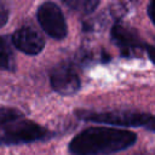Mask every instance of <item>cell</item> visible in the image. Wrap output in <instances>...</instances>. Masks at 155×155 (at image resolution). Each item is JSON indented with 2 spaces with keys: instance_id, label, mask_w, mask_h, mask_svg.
Here are the masks:
<instances>
[{
  "instance_id": "obj_1",
  "label": "cell",
  "mask_w": 155,
  "mask_h": 155,
  "mask_svg": "<svg viewBox=\"0 0 155 155\" xmlns=\"http://www.w3.org/2000/svg\"><path fill=\"white\" fill-rule=\"evenodd\" d=\"M137 134L117 127H88L69 143L70 155H111L134 145Z\"/></svg>"
},
{
  "instance_id": "obj_2",
  "label": "cell",
  "mask_w": 155,
  "mask_h": 155,
  "mask_svg": "<svg viewBox=\"0 0 155 155\" xmlns=\"http://www.w3.org/2000/svg\"><path fill=\"white\" fill-rule=\"evenodd\" d=\"M53 133L44 126L30 120H16L4 125V133L0 134V147L18 145L47 140Z\"/></svg>"
},
{
  "instance_id": "obj_3",
  "label": "cell",
  "mask_w": 155,
  "mask_h": 155,
  "mask_svg": "<svg viewBox=\"0 0 155 155\" xmlns=\"http://www.w3.org/2000/svg\"><path fill=\"white\" fill-rule=\"evenodd\" d=\"M75 115L84 121L105 124L116 127H145L151 114L132 110H111V111H90L76 110Z\"/></svg>"
},
{
  "instance_id": "obj_4",
  "label": "cell",
  "mask_w": 155,
  "mask_h": 155,
  "mask_svg": "<svg viewBox=\"0 0 155 155\" xmlns=\"http://www.w3.org/2000/svg\"><path fill=\"white\" fill-rule=\"evenodd\" d=\"M36 18L42 30L52 39L62 40L67 36V22L59 6L52 1H45L36 11Z\"/></svg>"
},
{
  "instance_id": "obj_5",
  "label": "cell",
  "mask_w": 155,
  "mask_h": 155,
  "mask_svg": "<svg viewBox=\"0 0 155 155\" xmlns=\"http://www.w3.org/2000/svg\"><path fill=\"white\" fill-rule=\"evenodd\" d=\"M51 87L59 94L71 96L80 90V78L71 64L63 63L51 71L50 74Z\"/></svg>"
},
{
  "instance_id": "obj_6",
  "label": "cell",
  "mask_w": 155,
  "mask_h": 155,
  "mask_svg": "<svg viewBox=\"0 0 155 155\" xmlns=\"http://www.w3.org/2000/svg\"><path fill=\"white\" fill-rule=\"evenodd\" d=\"M110 38L124 56H132L143 47H147L136 30L120 23L113 25Z\"/></svg>"
},
{
  "instance_id": "obj_7",
  "label": "cell",
  "mask_w": 155,
  "mask_h": 155,
  "mask_svg": "<svg viewBox=\"0 0 155 155\" xmlns=\"http://www.w3.org/2000/svg\"><path fill=\"white\" fill-rule=\"evenodd\" d=\"M12 42L19 51L30 56L40 53L45 46L42 35L29 25H24L17 29L12 35Z\"/></svg>"
},
{
  "instance_id": "obj_8",
  "label": "cell",
  "mask_w": 155,
  "mask_h": 155,
  "mask_svg": "<svg viewBox=\"0 0 155 155\" xmlns=\"http://www.w3.org/2000/svg\"><path fill=\"white\" fill-rule=\"evenodd\" d=\"M0 69L13 73L16 70V61L6 38L0 36Z\"/></svg>"
},
{
  "instance_id": "obj_9",
  "label": "cell",
  "mask_w": 155,
  "mask_h": 155,
  "mask_svg": "<svg viewBox=\"0 0 155 155\" xmlns=\"http://www.w3.org/2000/svg\"><path fill=\"white\" fill-rule=\"evenodd\" d=\"M64 4L73 11L82 15H90L97 10L101 0H63Z\"/></svg>"
},
{
  "instance_id": "obj_10",
  "label": "cell",
  "mask_w": 155,
  "mask_h": 155,
  "mask_svg": "<svg viewBox=\"0 0 155 155\" xmlns=\"http://www.w3.org/2000/svg\"><path fill=\"white\" fill-rule=\"evenodd\" d=\"M23 114L16 109V108H10V107H0V125L4 126L8 122L16 121L21 119Z\"/></svg>"
},
{
  "instance_id": "obj_11",
  "label": "cell",
  "mask_w": 155,
  "mask_h": 155,
  "mask_svg": "<svg viewBox=\"0 0 155 155\" xmlns=\"http://www.w3.org/2000/svg\"><path fill=\"white\" fill-rule=\"evenodd\" d=\"M8 21V10L7 7L0 1V28H2Z\"/></svg>"
},
{
  "instance_id": "obj_12",
  "label": "cell",
  "mask_w": 155,
  "mask_h": 155,
  "mask_svg": "<svg viewBox=\"0 0 155 155\" xmlns=\"http://www.w3.org/2000/svg\"><path fill=\"white\" fill-rule=\"evenodd\" d=\"M148 16L151 19L153 24L155 25V0H150L148 5Z\"/></svg>"
},
{
  "instance_id": "obj_13",
  "label": "cell",
  "mask_w": 155,
  "mask_h": 155,
  "mask_svg": "<svg viewBox=\"0 0 155 155\" xmlns=\"http://www.w3.org/2000/svg\"><path fill=\"white\" fill-rule=\"evenodd\" d=\"M147 131H150V132H155V115H151V117L149 119L148 124L145 125L144 127Z\"/></svg>"
},
{
  "instance_id": "obj_14",
  "label": "cell",
  "mask_w": 155,
  "mask_h": 155,
  "mask_svg": "<svg viewBox=\"0 0 155 155\" xmlns=\"http://www.w3.org/2000/svg\"><path fill=\"white\" fill-rule=\"evenodd\" d=\"M147 53H148V57L150 58V61L155 64V46H147Z\"/></svg>"
},
{
  "instance_id": "obj_15",
  "label": "cell",
  "mask_w": 155,
  "mask_h": 155,
  "mask_svg": "<svg viewBox=\"0 0 155 155\" xmlns=\"http://www.w3.org/2000/svg\"><path fill=\"white\" fill-rule=\"evenodd\" d=\"M133 155H148V154H144V153H139V154H133Z\"/></svg>"
}]
</instances>
